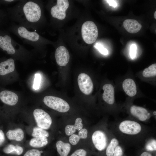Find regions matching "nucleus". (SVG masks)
<instances>
[{
    "instance_id": "1",
    "label": "nucleus",
    "mask_w": 156,
    "mask_h": 156,
    "mask_svg": "<svg viewBox=\"0 0 156 156\" xmlns=\"http://www.w3.org/2000/svg\"><path fill=\"white\" fill-rule=\"evenodd\" d=\"M41 3L39 0H21L7 10L11 22L36 32L42 20Z\"/></svg>"
},
{
    "instance_id": "2",
    "label": "nucleus",
    "mask_w": 156,
    "mask_h": 156,
    "mask_svg": "<svg viewBox=\"0 0 156 156\" xmlns=\"http://www.w3.org/2000/svg\"><path fill=\"white\" fill-rule=\"evenodd\" d=\"M9 30L20 38L24 42L33 47L36 50L40 49L44 40L36 31H31L26 28L12 22Z\"/></svg>"
},
{
    "instance_id": "3",
    "label": "nucleus",
    "mask_w": 156,
    "mask_h": 156,
    "mask_svg": "<svg viewBox=\"0 0 156 156\" xmlns=\"http://www.w3.org/2000/svg\"><path fill=\"white\" fill-rule=\"evenodd\" d=\"M0 48L8 54L12 55L27 51L22 45L11 37L9 33L5 32L0 33Z\"/></svg>"
},
{
    "instance_id": "4",
    "label": "nucleus",
    "mask_w": 156,
    "mask_h": 156,
    "mask_svg": "<svg viewBox=\"0 0 156 156\" xmlns=\"http://www.w3.org/2000/svg\"><path fill=\"white\" fill-rule=\"evenodd\" d=\"M82 38L88 44H92L95 42L98 36L97 27L92 21H88L82 25L81 29Z\"/></svg>"
},
{
    "instance_id": "5",
    "label": "nucleus",
    "mask_w": 156,
    "mask_h": 156,
    "mask_svg": "<svg viewBox=\"0 0 156 156\" xmlns=\"http://www.w3.org/2000/svg\"><path fill=\"white\" fill-rule=\"evenodd\" d=\"M45 104L49 107L60 112H65L70 109L68 103L60 98L51 96H45L43 99Z\"/></svg>"
},
{
    "instance_id": "6",
    "label": "nucleus",
    "mask_w": 156,
    "mask_h": 156,
    "mask_svg": "<svg viewBox=\"0 0 156 156\" xmlns=\"http://www.w3.org/2000/svg\"><path fill=\"white\" fill-rule=\"evenodd\" d=\"M33 115L38 126L44 129L50 127L52 120L50 115L43 109H36L33 112Z\"/></svg>"
},
{
    "instance_id": "7",
    "label": "nucleus",
    "mask_w": 156,
    "mask_h": 156,
    "mask_svg": "<svg viewBox=\"0 0 156 156\" xmlns=\"http://www.w3.org/2000/svg\"><path fill=\"white\" fill-rule=\"evenodd\" d=\"M69 6L67 0H57L56 5L50 9V13L52 17L54 18L62 20L66 16V11Z\"/></svg>"
},
{
    "instance_id": "8",
    "label": "nucleus",
    "mask_w": 156,
    "mask_h": 156,
    "mask_svg": "<svg viewBox=\"0 0 156 156\" xmlns=\"http://www.w3.org/2000/svg\"><path fill=\"white\" fill-rule=\"evenodd\" d=\"M78 84L81 91L85 94L88 95L92 93L93 84L90 77L85 73L79 74L77 78Z\"/></svg>"
},
{
    "instance_id": "9",
    "label": "nucleus",
    "mask_w": 156,
    "mask_h": 156,
    "mask_svg": "<svg viewBox=\"0 0 156 156\" xmlns=\"http://www.w3.org/2000/svg\"><path fill=\"white\" fill-rule=\"evenodd\" d=\"M119 129L123 133L134 135L140 132L141 127L139 123L135 121L125 120L122 122L120 124Z\"/></svg>"
},
{
    "instance_id": "10",
    "label": "nucleus",
    "mask_w": 156,
    "mask_h": 156,
    "mask_svg": "<svg viewBox=\"0 0 156 156\" xmlns=\"http://www.w3.org/2000/svg\"><path fill=\"white\" fill-rule=\"evenodd\" d=\"M55 57L57 64L60 66L66 65L70 59V55L67 49L64 46L57 47L55 51Z\"/></svg>"
},
{
    "instance_id": "11",
    "label": "nucleus",
    "mask_w": 156,
    "mask_h": 156,
    "mask_svg": "<svg viewBox=\"0 0 156 156\" xmlns=\"http://www.w3.org/2000/svg\"><path fill=\"white\" fill-rule=\"evenodd\" d=\"M92 140L95 148L99 151L103 150L107 145V139L105 133L98 130L95 131L92 136Z\"/></svg>"
},
{
    "instance_id": "12",
    "label": "nucleus",
    "mask_w": 156,
    "mask_h": 156,
    "mask_svg": "<svg viewBox=\"0 0 156 156\" xmlns=\"http://www.w3.org/2000/svg\"><path fill=\"white\" fill-rule=\"evenodd\" d=\"M131 114L140 121H145L150 118V114L145 108L135 105L132 106L130 108Z\"/></svg>"
},
{
    "instance_id": "13",
    "label": "nucleus",
    "mask_w": 156,
    "mask_h": 156,
    "mask_svg": "<svg viewBox=\"0 0 156 156\" xmlns=\"http://www.w3.org/2000/svg\"><path fill=\"white\" fill-rule=\"evenodd\" d=\"M0 99L4 103L10 105H16L18 97L14 92L9 90H3L0 92Z\"/></svg>"
},
{
    "instance_id": "14",
    "label": "nucleus",
    "mask_w": 156,
    "mask_h": 156,
    "mask_svg": "<svg viewBox=\"0 0 156 156\" xmlns=\"http://www.w3.org/2000/svg\"><path fill=\"white\" fill-rule=\"evenodd\" d=\"M103 93L102 97L103 100L109 105H112L115 101L114 91L113 86L110 84H106L103 87Z\"/></svg>"
},
{
    "instance_id": "15",
    "label": "nucleus",
    "mask_w": 156,
    "mask_h": 156,
    "mask_svg": "<svg viewBox=\"0 0 156 156\" xmlns=\"http://www.w3.org/2000/svg\"><path fill=\"white\" fill-rule=\"evenodd\" d=\"M123 90L129 96H135L137 93L136 84L134 81L131 78H127L123 81L122 83Z\"/></svg>"
},
{
    "instance_id": "16",
    "label": "nucleus",
    "mask_w": 156,
    "mask_h": 156,
    "mask_svg": "<svg viewBox=\"0 0 156 156\" xmlns=\"http://www.w3.org/2000/svg\"><path fill=\"white\" fill-rule=\"evenodd\" d=\"M123 25L125 29L129 32L131 34L136 33L141 29L142 26L136 20L127 19L123 22Z\"/></svg>"
},
{
    "instance_id": "17",
    "label": "nucleus",
    "mask_w": 156,
    "mask_h": 156,
    "mask_svg": "<svg viewBox=\"0 0 156 156\" xmlns=\"http://www.w3.org/2000/svg\"><path fill=\"white\" fill-rule=\"evenodd\" d=\"M15 68L14 61L12 58L0 63V75H4L13 72Z\"/></svg>"
},
{
    "instance_id": "18",
    "label": "nucleus",
    "mask_w": 156,
    "mask_h": 156,
    "mask_svg": "<svg viewBox=\"0 0 156 156\" xmlns=\"http://www.w3.org/2000/svg\"><path fill=\"white\" fill-rule=\"evenodd\" d=\"M6 136L10 140L20 141L24 138V132L23 130L20 128L13 130H10L7 132Z\"/></svg>"
},
{
    "instance_id": "19",
    "label": "nucleus",
    "mask_w": 156,
    "mask_h": 156,
    "mask_svg": "<svg viewBox=\"0 0 156 156\" xmlns=\"http://www.w3.org/2000/svg\"><path fill=\"white\" fill-rule=\"evenodd\" d=\"M57 151L60 156H67L71 148L70 144L62 141H58L56 144Z\"/></svg>"
},
{
    "instance_id": "20",
    "label": "nucleus",
    "mask_w": 156,
    "mask_h": 156,
    "mask_svg": "<svg viewBox=\"0 0 156 156\" xmlns=\"http://www.w3.org/2000/svg\"><path fill=\"white\" fill-rule=\"evenodd\" d=\"M48 143V139L47 138L34 137L31 139L29 144L32 147L40 148L45 146Z\"/></svg>"
},
{
    "instance_id": "21",
    "label": "nucleus",
    "mask_w": 156,
    "mask_h": 156,
    "mask_svg": "<svg viewBox=\"0 0 156 156\" xmlns=\"http://www.w3.org/2000/svg\"><path fill=\"white\" fill-rule=\"evenodd\" d=\"M32 136L35 138H46L49 136L48 132L39 127H35L33 130Z\"/></svg>"
},
{
    "instance_id": "22",
    "label": "nucleus",
    "mask_w": 156,
    "mask_h": 156,
    "mask_svg": "<svg viewBox=\"0 0 156 156\" xmlns=\"http://www.w3.org/2000/svg\"><path fill=\"white\" fill-rule=\"evenodd\" d=\"M142 74L145 77H155L156 75V64H153L148 67L145 68L143 71Z\"/></svg>"
},
{
    "instance_id": "23",
    "label": "nucleus",
    "mask_w": 156,
    "mask_h": 156,
    "mask_svg": "<svg viewBox=\"0 0 156 156\" xmlns=\"http://www.w3.org/2000/svg\"><path fill=\"white\" fill-rule=\"evenodd\" d=\"M118 144V141L116 139L114 138L111 140L106 149V153L107 156L113 155L115 149Z\"/></svg>"
},
{
    "instance_id": "24",
    "label": "nucleus",
    "mask_w": 156,
    "mask_h": 156,
    "mask_svg": "<svg viewBox=\"0 0 156 156\" xmlns=\"http://www.w3.org/2000/svg\"><path fill=\"white\" fill-rule=\"evenodd\" d=\"M41 79V75L39 73H36L35 75L33 88L35 90L39 89Z\"/></svg>"
},
{
    "instance_id": "25",
    "label": "nucleus",
    "mask_w": 156,
    "mask_h": 156,
    "mask_svg": "<svg viewBox=\"0 0 156 156\" xmlns=\"http://www.w3.org/2000/svg\"><path fill=\"white\" fill-rule=\"evenodd\" d=\"M94 47L103 55H107L109 53L108 50L104 48L103 46L101 44L96 43L94 45Z\"/></svg>"
},
{
    "instance_id": "26",
    "label": "nucleus",
    "mask_w": 156,
    "mask_h": 156,
    "mask_svg": "<svg viewBox=\"0 0 156 156\" xmlns=\"http://www.w3.org/2000/svg\"><path fill=\"white\" fill-rule=\"evenodd\" d=\"M156 141L152 140L149 141L146 144V149L148 151H154L156 150Z\"/></svg>"
},
{
    "instance_id": "27",
    "label": "nucleus",
    "mask_w": 156,
    "mask_h": 156,
    "mask_svg": "<svg viewBox=\"0 0 156 156\" xmlns=\"http://www.w3.org/2000/svg\"><path fill=\"white\" fill-rule=\"evenodd\" d=\"M3 151L6 154H15V146L9 144L3 149Z\"/></svg>"
},
{
    "instance_id": "28",
    "label": "nucleus",
    "mask_w": 156,
    "mask_h": 156,
    "mask_svg": "<svg viewBox=\"0 0 156 156\" xmlns=\"http://www.w3.org/2000/svg\"><path fill=\"white\" fill-rule=\"evenodd\" d=\"M65 131L67 135H70L75 132L76 129L74 125H68L66 126Z\"/></svg>"
},
{
    "instance_id": "29",
    "label": "nucleus",
    "mask_w": 156,
    "mask_h": 156,
    "mask_svg": "<svg viewBox=\"0 0 156 156\" xmlns=\"http://www.w3.org/2000/svg\"><path fill=\"white\" fill-rule=\"evenodd\" d=\"M24 156H41V153L38 150L32 149L27 151Z\"/></svg>"
},
{
    "instance_id": "30",
    "label": "nucleus",
    "mask_w": 156,
    "mask_h": 156,
    "mask_svg": "<svg viewBox=\"0 0 156 156\" xmlns=\"http://www.w3.org/2000/svg\"><path fill=\"white\" fill-rule=\"evenodd\" d=\"M80 138L78 135L73 134L71 135L69 138V141L72 145H75L79 142Z\"/></svg>"
},
{
    "instance_id": "31",
    "label": "nucleus",
    "mask_w": 156,
    "mask_h": 156,
    "mask_svg": "<svg viewBox=\"0 0 156 156\" xmlns=\"http://www.w3.org/2000/svg\"><path fill=\"white\" fill-rule=\"evenodd\" d=\"M137 46L134 44H132L130 47L129 55L132 59H134L136 57V54Z\"/></svg>"
},
{
    "instance_id": "32",
    "label": "nucleus",
    "mask_w": 156,
    "mask_h": 156,
    "mask_svg": "<svg viewBox=\"0 0 156 156\" xmlns=\"http://www.w3.org/2000/svg\"><path fill=\"white\" fill-rule=\"evenodd\" d=\"M82 122V120L80 118H77L76 119L74 125L76 129L79 131L82 129L83 126Z\"/></svg>"
},
{
    "instance_id": "33",
    "label": "nucleus",
    "mask_w": 156,
    "mask_h": 156,
    "mask_svg": "<svg viewBox=\"0 0 156 156\" xmlns=\"http://www.w3.org/2000/svg\"><path fill=\"white\" fill-rule=\"evenodd\" d=\"M86 153L85 150L80 149L75 151L70 156H86Z\"/></svg>"
},
{
    "instance_id": "34",
    "label": "nucleus",
    "mask_w": 156,
    "mask_h": 156,
    "mask_svg": "<svg viewBox=\"0 0 156 156\" xmlns=\"http://www.w3.org/2000/svg\"><path fill=\"white\" fill-rule=\"evenodd\" d=\"M88 131L86 129H81L79 131L78 136L80 138L86 139L87 137Z\"/></svg>"
},
{
    "instance_id": "35",
    "label": "nucleus",
    "mask_w": 156,
    "mask_h": 156,
    "mask_svg": "<svg viewBox=\"0 0 156 156\" xmlns=\"http://www.w3.org/2000/svg\"><path fill=\"white\" fill-rule=\"evenodd\" d=\"M122 154L121 148L119 146H117L115 149L113 156H122Z\"/></svg>"
},
{
    "instance_id": "36",
    "label": "nucleus",
    "mask_w": 156,
    "mask_h": 156,
    "mask_svg": "<svg viewBox=\"0 0 156 156\" xmlns=\"http://www.w3.org/2000/svg\"><path fill=\"white\" fill-rule=\"evenodd\" d=\"M23 148L18 145L15 146V154L19 155L23 153Z\"/></svg>"
},
{
    "instance_id": "37",
    "label": "nucleus",
    "mask_w": 156,
    "mask_h": 156,
    "mask_svg": "<svg viewBox=\"0 0 156 156\" xmlns=\"http://www.w3.org/2000/svg\"><path fill=\"white\" fill-rule=\"evenodd\" d=\"M5 140V135L3 131L0 129V145L4 142Z\"/></svg>"
},
{
    "instance_id": "38",
    "label": "nucleus",
    "mask_w": 156,
    "mask_h": 156,
    "mask_svg": "<svg viewBox=\"0 0 156 156\" xmlns=\"http://www.w3.org/2000/svg\"><path fill=\"white\" fill-rule=\"evenodd\" d=\"M105 1L108 3L110 6H113L114 8H115L117 6V3L115 0H107Z\"/></svg>"
},
{
    "instance_id": "39",
    "label": "nucleus",
    "mask_w": 156,
    "mask_h": 156,
    "mask_svg": "<svg viewBox=\"0 0 156 156\" xmlns=\"http://www.w3.org/2000/svg\"><path fill=\"white\" fill-rule=\"evenodd\" d=\"M140 156H152V155L150 153L148 152H144L141 154Z\"/></svg>"
},
{
    "instance_id": "40",
    "label": "nucleus",
    "mask_w": 156,
    "mask_h": 156,
    "mask_svg": "<svg viewBox=\"0 0 156 156\" xmlns=\"http://www.w3.org/2000/svg\"><path fill=\"white\" fill-rule=\"evenodd\" d=\"M154 17L155 19H156V11H155L154 14Z\"/></svg>"
},
{
    "instance_id": "41",
    "label": "nucleus",
    "mask_w": 156,
    "mask_h": 156,
    "mask_svg": "<svg viewBox=\"0 0 156 156\" xmlns=\"http://www.w3.org/2000/svg\"><path fill=\"white\" fill-rule=\"evenodd\" d=\"M153 114L154 115H156V111H154L153 112Z\"/></svg>"
},
{
    "instance_id": "42",
    "label": "nucleus",
    "mask_w": 156,
    "mask_h": 156,
    "mask_svg": "<svg viewBox=\"0 0 156 156\" xmlns=\"http://www.w3.org/2000/svg\"><path fill=\"white\" fill-rule=\"evenodd\" d=\"M40 153H42L43 152L42 151H40Z\"/></svg>"
}]
</instances>
